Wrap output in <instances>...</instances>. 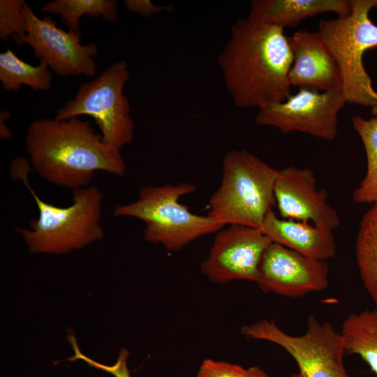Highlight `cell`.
Wrapping results in <instances>:
<instances>
[{"label": "cell", "mask_w": 377, "mask_h": 377, "mask_svg": "<svg viewBox=\"0 0 377 377\" xmlns=\"http://www.w3.org/2000/svg\"><path fill=\"white\" fill-rule=\"evenodd\" d=\"M32 66L22 61L8 48L0 54V82L6 91L17 92L22 85L34 90H47L53 75L43 61Z\"/></svg>", "instance_id": "obj_19"}, {"label": "cell", "mask_w": 377, "mask_h": 377, "mask_svg": "<svg viewBox=\"0 0 377 377\" xmlns=\"http://www.w3.org/2000/svg\"><path fill=\"white\" fill-rule=\"evenodd\" d=\"M189 182L141 188L138 198L113 209L117 217H133L145 223V240L178 251L196 239L217 232L224 226L209 217L192 213L179 199L193 193Z\"/></svg>", "instance_id": "obj_5"}, {"label": "cell", "mask_w": 377, "mask_h": 377, "mask_svg": "<svg viewBox=\"0 0 377 377\" xmlns=\"http://www.w3.org/2000/svg\"><path fill=\"white\" fill-rule=\"evenodd\" d=\"M328 275L325 261L271 242L262 256L256 282L265 293L299 297L327 288Z\"/></svg>", "instance_id": "obj_12"}, {"label": "cell", "mask_w": 377, "mask_h": 377, "mask_svg": "<svg viewBox=\"0 0 377 377\" xmlns=\"http://www.w3.org/2000/svg\"><path fill=\"white\" fill-rule=\"evenodd\" d=\"M218 63L226 88L239 108L260 110L290 95L293 54L281 27L237 19Z\"/></svg>", "instance_id": "obj_1"}, {"label": "cell", "mask_w": 377, "mask_h": 377, "mask_svg": "<svg viewBox=\"0 0 377 377\" xmlns=\"http://www.w3.org/2000/svg\"><path fill=\"white\" fill-rule=\"evenodd\" d=\"M371 114L374 116V117H377V105L371 108Z\"/></svg>", "instance_id": "obj_28"}, {"label": "cell", "mask_w": 377, "mask_h": 377, "mask_svg": "<svg viewBox=\"0 0 377 377\" xmlns=\"http://www.w3.org/2000/svg\"><path fill=\"white\" fill-rule=\"evenodd\" d=\"M247 338L264 340L283 348L297 363L299 371L292 377H348L343 363L346 353L342 337L328 322L313 315L307 318L306 330L292 336L273 320L263 319L242 327Z\"/></svg>", "instance_id": "obj_8"}, {"label": "cell", "mask_w": 377, "mask_h": 377, "mask_svg": "<svg viewBox=\"0 0 377 377\" xmlns=\"http://www.w3.org/2000/svg\"><path fill=\"white\" fill-rule=\"evenodd\" d=\"M24 0L0 1V38L6 41L22 36L27 31V20L24 13Z\"/></svg>", "instance_id": "obj_22"}, {"label": "cell", "mask_w": 377, "mask_h": 377, "mask_svg": "<svg viewBox=\"0 0 377 377\" xmlns=\"http://www.w3.org/2000/svg\"><path fill=\"white\" fill-rule=\"evenodd\" d=\"M68 340L72 346L75 353L73 356L68 359V360L74 361L75 360H82L89 366L106 371L114 377H131L127 367L128 351L126 348H121L120 350L118 359L115 364L113 365H105L98 362L82 353L78 348L76 339L73 334L71 333L68 335Z\"/></svg>", "instance_id": "obj_23"}, {"label": "cell", "mask_w": 377, "mask_h": 377, "mask_svg": "<svg viewBox=\"0 0 377 377\" xmlns=\"http://www.w3.org/2000/svg\"><path fill=\"white\" fill-rule=\"evenodd\" d=\"M271 242L260 228L229 225L216 232L200 270L214 283L256 282L262 256Z\"/></svg>", "instance_id": "obj_11"}, {"label": "cell", "mask_w": 377, "mask_h": 377, "mask_svg": "<svg viewBox=\"0 0 377 377\" xmlns=\"http://www.w3.org/2000/svg\"><path fill=\"white\" fill-rule=\"evenodd\" d=\"M350 3L347 15L320 20L317 31L337 63L346 103L371 108L377 105V92L363 56L377 48V25L369 17L377 0H351Z\"/></svg>", "instance_id": "obj_6"}, {"label": "cell", "mask_w": 377, "mask_h": 377, "mask_svg": "<svg viewBox=\"0 0 377 377\" xmlns=\"http://www.w3.org/2000/svg\"><path fill=\"white\" fill-rule=\"evenodd\" d=\"M11 117V113L8 110H3L0 113V138L3 140L11 137V131L6 124V121Z\"/></svg>", "instance_id": "obj_26"}, {"label": "cell", "mask_w": 377, "mask_h": 377, "mask_svg": "<svg viewBox=\"0 0 377 377\" xmlns=\"http://www.w3.org/2000/svg\"><path fill=\"white\" fill-rule=\"evenodd\" d=\"M354 129L358 133L367 156V172L352 195L356 203L377 205V117L369 119L355 115L352 118Z\"/></svg>", "instance_id": "obj_21"}, {"label": "cell", "mask_w": 377, "mask_h": 377, "mask_svg": "<svg viewBox=\"0 0 377 377\" xmlns=\"http://www.w3.org/2000/svg\"><path fill=\"white\" fill-rule=\"evenodd\" d=\"M278 175L245 149H232L223 161L221 184L209 198L207 216L223 226L260 228L276 205L274 187Z\"/></svg>", "instance_id": "obj_4"}, {"label": "cell", "mask_w": 377, "mask_h": 377, "mask_svg": "<svg viewBox=\"0 0 377 377\" xmlns=\"http://www.w3.org/2000/svg\"><path fill=\"white\" fill-rule=\"evenodd\" d=\"M129 78L126 62L113 63L97 77L82 84L74 98L58 109L54 119L90 116L100 129L103 142L120 151L134 138L130 103L123 92Z\"/></svg>", "instance_id": "obj_7"}, {"label": "cell", "mask_w": 377, "mask_h": 377, "mask_svg": "<svg viewBox=\"0 0 377 377\" xmlns=\"http://www.w3.org/2000/svg\"><path fill=\"white\" fill-rule=\"evenodd\" d=\"M30 162L13 160L12 176L20 179L34 198L38 216L28 228H17L31 253L62 254L81 249L104 236L100 223L103 193L94 185L72 191L71 205L57 206L42 200L29 183Z\"/></svg>", "instance_id": "obj_3"}, {"label": "cell", "mask_w": 377, "mask_h": 377, "mask_svg": "<svg viewBox=\"0 0 377 377\" xmlns=\"http://www.w3.org/2000/svg\"><path fill=\"white\" fill-rule=\"evenodd\" d=\"M288 42L293 54L290 87L322 92L342 91L337 63L318 31L299 30L288 37Z\"/></svg>", "instance_id": "obj_14"}, {"label": "cell", "mask_w": 377, "mask_h": 377, "mask_svg": "<svg viewBox=\"0 0 377 377\" xmlns=\"http://www.w3.org/2000/svg\"><path fill=\"white\" fill-rule=\"evenodd\" d=\"M355 258L362 284L377 310V205L370 208L360 221Z\"/></svg>", "instance_id": "obj_18"}, {"label": "cell", "mask_w": 377, "mask_h": 377, "mask_svg": "<svg viewBox=\"0 0 377 377\" xmlns=\"http://www.w3.org/2000/svg\"><path fill=\"white\" fill-rule=\"evenodd\" d=\"M340 333L345 352L360 356L377 375V310L350 313Z\"/></svg>", "instance_id": "obj_17"}, {"label": "cell", "mask_w": 377, "mask_h": 377, "mask_svg": "<svg viewBox=\"0 0 377 377\" xmlns=\"http://www.w3.org/2000/svg\"><path fill=\"white\" fill-rule=\"evenodd\" d=\"M350 10L347 0H253L247 18L284 29L320 13H334L337 17H343Z\"/></svg>", "instance_id": "obj_16"}, {"label": "cell", "mask_w": 377, "mask_h": 377, "mask_svg": "<svg viewBox=\"0 0 377 377\" xmlns=\"http://www.w3.org/2000/svg\"><path fill=\"white\" fill-rule=\"evenodd\" d=\"M248 377H271L258 367H251L247 369Z\"/></svg>", "instance_id": "obj_27"}, {"label": "cell", "mask_w": 377, "mask_h": 377, "mask_svg": "<svg viewBox=\"0 0 377 377\" xmlns=\"http://www.w3.org/2000/svg\"><path fill=\"white\" fill-rule=\"evenodd\" d=\"M24 13L27 31L13 38L15 43L30 45L35 57L45 62L57 75H96L94 57L98 53V46L95 43L82 45L81 37L58 27L50 16L38 17L27 2L24 3Z\"/></svg>", "instance_id": "obj_10"}, {"label": "cell", "mask_w": 377, "mask_h": 377, "mask_svg": "<svg viewBox=\"0 0 377 377\" xmlns=\"http://www.w3.org/2000/svg\"><path fill=\"white\" fill-rule=\"evenodd\" d=\"M41 11L59 15L68 31L79 37L80 20L83 15L102 17L108 22H116L118 17L116 0H55L45 3Z\"/></svg>", "instance_id": "obj_20"}, {"label": "cell", "mask_w": 377, "mask_h": 377, "mask_svg": "<svg viewBox=\"0 0 377 377\" xmlns=\"http://www.w3.org/2000/svg\"><path fill=\"white\" fill-rule=\"evenodd\" d=\"M311 169L288 166L279 170L274 187L276 205L281 218L311 221L313 225L331 230L340 224L337 211L327 202L324 189H316Z\"/></svg>", "instance_id": "obj_13"}, {"label": "cell", "mask_w": 377, "mask_h": 377, "mask_svg": "<svg viewBox=\"0 0 377 377\" xmlns=\"http://www.w3.org/2000/svg\"><path fill=\"white\" fill-rule=\"evenodd\" d=\"M198 377H248L247 369L223 361L206 359L202 362Z\"/></svg>", "instance_id": "obj_24"}, {"label": "cell", "mask_w": 377, "mask_h": 377, "mask_svg": "<svg viewBox=\"0 0 377 377\" xmlns=\"http://www.w3.org/2000/svg\"><path fill=\"white\" fill-rule=\"evenodd\" d=\"M125 8L142 17H149L161 11L170 10V6H161L153 3L150 0H124Z\"/></svg>", "instance_id": "obj_25"}, {"label": "cell", "mask_w": 377, "mask_h": 377, "mask_svg": "<svg viewBox=\"0 0 377 377\" xmlns=\"http://www.w3.org/2000/svg\"><path fill=\"white\" fill-rule=\"evenodd\" d=\"M346 103L342 91L299 89L285 101L258 110L256 122L283 133L297 131L333 140L337 133L338 114Z\"/></svg>", "instance_id": "obj_9"}, {"label": "cell", "mask_w": 377, "mask_h": 377, "mask_svg": "<svg viewBox=\"0 0 377 377\" xmlns=\"http://www.w3.org/2000/svg\"><path fill=\"white\" fill-rule=\"evenodd\" d=\"M260 229L272 242L306 257L325 261L335 256L333 230L308 222L282 219L273 209L267 214Z\"/></svg>", "instance_id": "obj_15"}, {"label": "cell", "mask_w": 377, "mask_h": 377, "mask_svg": "<svg viewBox=\"0 0 377 377\" xmlns=\"http://www.w3.org/2000/svg\"><path fill=\"white\" fill-rule=\"evenodd\" d=\"M25 147L39 175L72 191L88 186L97 171L123 177L126 170L121 151L106 145L91 124L79 117L34 120Z\"/></svg>", "instance_id": "obj_2"}]
</instances>
